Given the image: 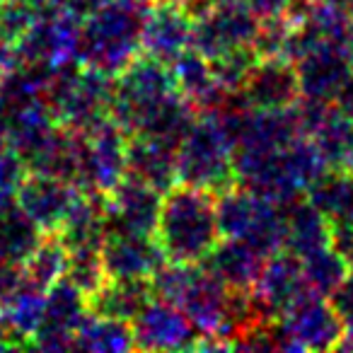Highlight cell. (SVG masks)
Listing matches in <instances>:
<instances>
[{"mask_svg":"<svg viewBox=\"0 0 353 353\" xmlns=\"http://www.w3.org/2000/svg\"><path fill=\"white\" fill-rule=\"evenodd\" d=\"M27 3H30V6H34V8H41V6H46L49 0H27Z\"/></svg>","mask_w":353,"mask_h":353,"instance_id":"cell-36","label":"cell"},{"mask_svg":"<svg viewBox=\"0 0 353 353\" xmlns=\"http://www.w3.org/2000/svg\"><path fill=\"white\" fill-rule=\"evenodd\" d=\"M283 250L293 252L295 256L305 259L312 252L327 247L329 230H327V218L317 211L310 201L303 199H293V201L283 203Z\"/></svg>","mask_w":353,"mask_h":353,"instance_id":"cell-20","label":"cell"},{"mask_svg":"<svg viewBox=\"0 0 353 353\" xmlns=\"http://www.w3.org/2000/svg\"><path fill=\"white\" fill-rule=\"evenodd\" d=\"M65 261H68V250H65L63 240L56 232H44L34 252L22 261L25 283L46 293L56 281L63 279Z\"/></svg>","mask_w":353,"mask_h":353,"instance_id":"cell-23","label":"cell"},{"mask_svg":"<svg viewBox=\"0 0 353 353\" xmlns=\"http://www.w3.org/2000/svg\"><path fill=\"white\" fill-rule=\"evenodd\" d=\"M63 279H68L73 285H78L90 298L107 281V269H104V261H102V247L68 250Z\"/></svg>","mask_w":353,"mask_h":353,"instance_id":"cell-27","label":"cell"},{"mask_svg":"<svg viewBox=\"0 0 353 353\" xmlns=\"http://www.w3.org/2000/svg\"><path fill=\"white\" fill-rule=\"evenodd\" d=\"M75 348L80 351H133V327L131 322L112 317L90 314L75 336Z\"/></svg>","mask_w":353,"mask_h":353,"instance_id":"cell-25","label":"cell"},{"mask_svg":"<svg viewBox=\"0 0 353 353\" xmlns=\"http://www.w3.org/2000/svg\"><path fill=\"white\" fill-rule=\"evenodd\" d=\"M295 65H298L300 88H303L305 97L327 99L346 80V61L336 49V44H319Z\"/></svg>","mask_w":353,"mask_h":353,"instance_id":"cell-21","label":"cell"},{"mask_svg":"<svg viewBox=\"0 0 353 353\" xmlns=\"http://www.w3.org/2000/svg\"><path fill=\"white\" fill-rule=\"evenodd\" d=\"M240 90L254 109H288L303 97L298 65L285 56L259 59Z\"/></svg>","mask_w":353,"mask_h":353,"instance_id":"cell-11","label":"cell"},{"mask_svg":"<svg viewBox=\"0 0 353 353\" xmlns=\"http://www.w3.org/2000/svg\"><path fill=\"white\" fill-rule=\"evenodd\" d=\"M102 261L107 279H150L167 256L155 235H107Z\"/></svg>","mask_w":353,"mask_h":353,"instance_id":"cell-14","label":"cell"},{"mask_svg":"<svg viewBox=\"0 0 353 353\" xmlns=\"http://www.w3.org/2000/svg\"><path fill=\"white\" fill-rule=\"evenodd\" d=\"M88 295L73 285L68 279H61L46 290L44 319L32 336V348L41 351H68L75 348V336L80 327L90 319Z\"/></svg>","mask_w":353,"mask_h":353,"instance_id":"cell-7","label":"cell"},{"mask_svg":"<svg viewBox=\"0 0 353 353\" xmlns=\"http://www.w3.org/2000/svg\"><path fill=\"white\" fill-rule=\"evenodd\" d=\"M194 17L174 3H152L143 25V54L172 65L192 49Z\"/></svg>","mask_w":353,"mask_h":353,"instance_id":"cell-13","label":"cell"},{"mask_svg":"<svg viewBox=\"0 0 353 353\" xmlns=\"http://www.w3.org/2000/svg\"><path fill=\"white\" fill-rule=\"evenodd\" d=\"M252 290L279 317L305 290H310L307 283H305L303 259L288 250H279L274 254H269L264 259V264H261V271L256 276Z\"/></svg>","mask_w":353,"mask_h":353,"instance_id":"cell-15","label":"cell"},{"mask_svg":"<svg viewBox=\"0 0 353 353\" xmlns=\"http://www.w3.org/2000/svg\"><path fill=\"white\" fill-rule=\"evenodd\" d=\"M12 203H15V201H12V194L10 192H3V189H0V213L8 211Z\"/></svg>","mask_w":353,"mask_h":353,"instance_id":"cell-35","label":"cell"},{"mask_svg":"<svg viewBox=\"0 0 353 353\" xmlns=\"http://www.w3.org/2000/svg\"><path fill=\"white\" fill-rule=\"evenodd\" d=\"M128 133L112 117L80 133L75 187L80 192L109 194L126 176Z\"/></svg>","mask_w":353,"mask_h":353,"instance_id":"cell-5","label":"cell"},{"mask_svg":"<svg viewBox=\"0 0 353 353\" xmlns=\"http://www.w3.org/2000/svg\"><path fill=\"white\" fill-rule=\"evenodd\" d=\"M172 92H176V83L170 65L148 54H138L114 78L112 119L133 136L143 119Z\"/></svg>","mask_w":353,"mask_h":353,"instance_id":"cell-4","label":"cell"},{"mask_svg":"<svg viewBox=\"0 0 353 353\" xmlns=\"http://www.w3.org/2000/svg\"><path fill=\"white\" fill-rule=\"evenodd\" d=\"M25 276H22V264L12 261H0V307H6L12 300V295L22 288Z\"/></svg>","mask_w":353,"mask_h":353,"instance_id":"cell-32","label":"cell"},{"mask_svg":"<svg viewBox=\"0 0 353 353\" xmlns=\"http://www.w3.org/2000/svg\"><path fill=\"white\" fill-rule=\"evenodd\" d=\"M152 0H104L80 25L78 61L117 78L143 54V25Z\"/></svg>","mask_w":353,"mask_h":353,"instance_id":"cell-2","label":"cell"},{"mask_svg":"<svg viewBox=\"0 0 353 353\" xmlns=\"http://www.w3.org/2000/svg\"><path fill=\"white\" fill-rule=\"evenodd\" d=\"M0 261H3V259H0Z\"/></svg>","mask_w":353,"mask_h":353,"instance_id":"cell-38","label":"cell"},{"mask_svg":"<svg viewBox=\"0 0 353 353\" xmlns=\"http://www.w3.org/2000/svg\"><path fill=\"white\" fill-rule=\"evenodd\" d=\"M176 179L221 194L235 187V143L216 117H199L176 148Z\"/></svg>","mask_w":353,"mask_h":353,"instance_id":"cell-3","label":"cell"},{"mask_svg":"<svg viewBox=\"0 0 353 353\" xmlns=\"http://www.w3.org/2000/svg\"><path fill=\"white\" fill-rule=\"evenodd\" d=\"M44 230L17 206L12 203L8 211L0 213V259L22 264L34 252Z\"/></svg>","mask_w":353,"mask_h":353,"instance_id":"cell-24","label":"cell"},{"mask_svg":"<svg viewBox=\"0 0 353 353\" xmlns=\"http://www.w3.org/2000/svg\"><path fill=\"white\" fill-rule=\"evenodd\" d=\"M276 351H307L332 348L341 336V319L319 300L317 293L305 290L288 310L271 322Z\"/></svg>","mask_w":353,"mask_h":353,"instance_id":"cell-6","label":"cell"},{"mask_svg":"<svg viewBox=\"0 0 353 353\" xmlns=\"http://www.w3.org/2000/svg\"><path fill=\"white\" fill-rule=\"evenodd\" d=\"M266 256L240 237H221L211 254L203 259L208 269L228 288H252Z\"/></svg>","mask_w":353,"mask_h":353,"instance_id":"cell-18","label":"cell"},{"mask_svg":"<svg viewBox=\"0 0 353 353\" xmlns=\"http://www.w3.org/2000/svg\"><path fill=\"white\" fill-rule=\"evenodd\" d=\"M266 199L252 194L250 189L235 187L216 194V213H218V228L223 237H245L259 221L264 211Z\"/></svg>","mask_w":353,"mask_h":353,"instance_id":"cell-22","label":"cell"},{"mask_svg":"<svg viewBox=\"0 0 353 353\" xmlns=\"http://www.w3.org/2000/svg\"><path fill=\"white\" fill-rule=\"evenodd\" d=\"M15 63H17L15 46L0 39V83H3V78H6V75L10 73L12 65H15Z\"/></svg>","mask_w":353,"mask_h":353,"instance_id":"cell-34","label":"cell"},{"mask_svg":"<svg viewBox=\"0 0 353 353\" xmlns=\"http://www.w3.org/2000/svg\"><path fill=\"white\" fill-rule=\"evenodd\" d=\"M17 206L44 232H56L68 208L78 199L80 189L70 179L44 172H30L17 189Z\"/></svg>","mask_w":353,"mask_h":353,"instance_id":"cell-12","label":"cell"},{"mask_svg":"<svg viewBox=\"0 0 353 353\" xmlns=\"http://www.w3.org/2000/svg\"><path fill=\"white\" fill-rule=\"evenodd\" d=\"M126 174L165 194L176 179V148L150 136H128Z\"/></svg>","mask_w":353,"mask_h":353,"instance_id":"cell-17","label":"cell"},{"mask_svg":"<svg viewBox=\"0 0 353 353\" xmlns=\"http://www.w3.org/2000/svg\"><path fill=\"white\" fill-rule=\"evenodd\" d=\"M307 201L322 213L327 221L346 223L353 216V184L346 176L319 174L307 187Z\"/></svg>","mask_w":353,"mask_h":353,"instance_id":"cell-26","label":"cell"},{"mask_svg":"<svg viewBox=\"0 0 353 353\" xmlns=\"http://www.w3.org/2000/svg\"><path fill=\"white\" fill-rule=\"evenodd\" d=\"M131 327L136 351H187L201 341V332L184 310L160 298H152L136 314Z\"/></svg>","mask_w":353,"mask_h":353,"instance_id":"cell-8","label":"cell"},{"mask_svg":"<svg viewBox=\"0 0 353 353\" xmlns=\"http://www.w3.org/2000/svg\"><path fill=\"white\" fill-rule=\"evenodd\" d=\"M162 192L126 174L107 194L109 235H155L160 218Z\"/></svg>","mask_w":353,"mask_h":353,"instance_id":"cell-10","label":"cell"},{"mask_svg":"<svg viewBox=\"0 0 353 353\" xmlns=\"http://www.w3.org/2000/svg\"><path fill=\"white\" fill-rule=\"evenodd\" d=\"M152 295L150 279H107L88 298L90 312L97 317H112L133 322L136 314L145 307Z\"/></svg>","mask_w":353,"mask_h":353,"instance_id":"cell-19","label":"cell"},{"mask_svg":"<svg viewBox=\"0 0 353 353\" xmlns=\"http://www.w3.org/2000/svg\"><path fill=\"white\" fill-rule=\"evenodd\" d=\"M259 30V17L242 6L216 3L211 10L194 20L192 49L206 59L225 54L237 46H252Z\"/></svg>","mask_w":353,"mask_h":353,"instance_id":"cell-9","label":"cell"},{"mask_svg":"<svg viewBox=\"0 0 353 353\" xmlns=\"http://www.w3.org/2000/svg\"><path fill=\"white\" fill-rule=\"evenodd\" d=\"M228 295H230V288L223 281H218L208 269H203V264H199L196 274L184 288L176 307L184 310V314L192 319L201 336H216L223 317H225Z\"/></svg>","mask_w":353,"mask_h":353,"instance_id":"cell-16","label":"cell"},{"mask_svg":"<svg viewBox=\"0 0 353 353\" xmlns=\"http://www.w3.org/2000/svg\"><path fill=\"white\" fill-rule=\"evenodd\" d=\"M303 274L305 283L312 293H332L343 281V261L339 254L327 252V247H322V250L312 252L303 259Z\"/></svg>","mask_w":353,"mask_h":353,"instance_id":"cell-28","label":"cell"},{"mask_svg":"<svg viewBox=\"0 0 353 353\" xmlns=\"http://www.w3.org/2000/svg\"><path fill=\"white\" fill-rule=\"evenodd\" d=\"M152 3H174V6H182L194 20L201 17L203 12L211 10V8L216 6V0H152Z\"/></svg>","mask_w":353,"mask_h":353,"instance_id":"cell-33","label":"cell"},{"mask_svg":"<svg viewBox=\"0 0 353 353\" xmlns=\"http://www.w3.org/2000/svg\"><path fill=\"white\" fill-rule=\"evenodd\" d=\"M30 174V165L27 160L0 136V189L3 192L15 194L20 184L25 182V176Z\"/></svg>","mask_w":353,"mask_h":353,"instance_id":"cell-31","label":"cell"},{"mask_svg":"<svg viewBox=\"0 0 353 353\" xmlns=\"http://www.w3.org/2000/svg\"><path fill=\"white\" fill-rule=\"evenodd\" d=\"M37 17V8L27 0H3L0 8V39L15 46Z\"/></svg>","mask_w":353,"mask_h":353,"instance_id":"cell-30","label":"cell"},{"mask_svg":"<svg viewBox=\"0 0 353 353\" xmlns=\"http://www.w3.org/2000/svg\"><path fill=\"white\" fill-rule=\"evenodd\" d=\"M256 61H259V54L254 51V46H237V49H230L225 54L211 59V65L223 88L240 90L247 73H250Z\"/></svg>","mask_w":353,"mask_h":353,"instance_id":"cell-29","label":"cell"},{"mask_svg":"<svg viewBox=\"0 0 353 353\" xmlns=\"http://www.w3.org/2000/svg\"><path fill=\"white\" fill-rule=\"evenodd\" d=\"M155 237L167 261L203 264L221 242L216 213V194L192 184L176 182L162 194Z\"/></svg>","mask_w":353,"mask_h":353,"instance_id":"cell-1","label":"cell"},{"mask_svg":"<svg viewBox=\"0 0 353 353\" xmlns=\"http://www.w3.org/2000/svg\"><path fill=\"white\" fill-rule=\"evenodd\" d=\"M0 8H3V0H0Z\"/></svg>","mask_w":353,"mask_h":353,"instance_id":"cell-37","label":"cell"}]
</instances>
